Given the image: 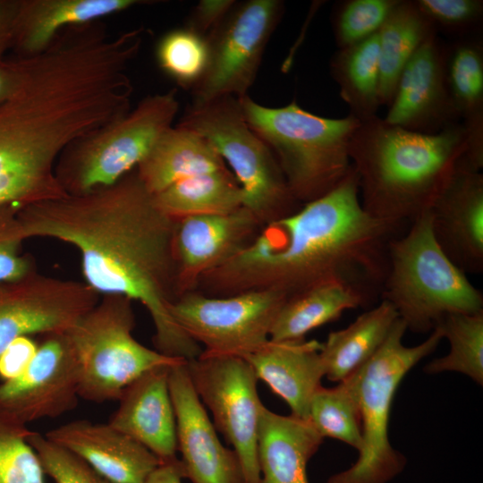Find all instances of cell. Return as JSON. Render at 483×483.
Instances as JSON below:
<instances>
[{
	"label": "cell",
	"instance_id": "6da1fadb",
	"mask_svg": "<svg viewBox=\"0 0 483 483\" xmlns=\"http://www.w3.org/2000/svg\"><path fill=\"white\" fill-rule=\"evenodd\" d=\"M24 240L51 238L80 252L84 282L100 295L140 302L153 322L156 350L191 360L203 352L170 313L177 299V220L157 205L136 169L112 185L21 208Z\"/></svg>",
	"mask_w": 483,
	"mask_h": 483
},
{
	"label": "cell",
	"instance_id": "7a4b0ae2",
	"mask_svg": "<svg viewBox=\"0 0 483 483\" xmlns=\"http://www.w3.org/2000/svg\"><path fill=\"white\" fill-rule=\"evenodd\" d=\"M396 229L365 211L351 165L333 190L263 225L239 253L204 275L197 290L214 297L274 290L288 298L337 282L369 301L382 291L388 243Z\"/></svg>",
	"mask_w": 483,
	"mask_h": 483
},
{
	"label": "cell",
	"instance_id": "3957f363",
	"mask_svg": "<svg viewBox=\"0 0 483 483\" xmlns=\"http://www.w3.org/2000/svg\"><path fill=\"white\" fill-rule=\"evenodd\" d=\"M467 150L461 123L427 134L386 123L361 122L349 144L360 202L374 218L398 228L429 210Z\"/></svg>",
	"mask_w": 483,
	"mask_h": 483
},
{
	"label": "cell",
	"instance_id": "277c9868",
	"mask_svg": "<svg viewBox=\"0 0 483 483\" xmlns=\"http://www.w3.org/2000/svg\"><path fill=\"white\" fill-rule=\"evenodd\" d=\"M238 100L248 125L274 154L298 202L327 193L350 171L349 144L360 123L356 118L319 116L294 100L280 107L260 105L249 96Z\"/></svg>",
	"mask_w": 483,
	"mask_h": 483
},
{
	"label": "cell",
	"instance_id": "5b68a950",
	"mask_svg": "<svg viewBox=\"0 0 483 483\" xmlns=\"http://www.w3.org/2000/svg\"><path fill=\"white\" fill-rule=\"evenodd\" d=\"M407 330L432 331L446 315L483 311V294L444 252L432 229L430 210L406 234L392 238L381 291Z\"/></svg>",
	"mask_w": 483,
	"mask_h": 483
},
{
	"label": "cell",
	"instance_id": "8992f818",
	"mask_svg": "<svg viewBox=\"0 0 483 483\" xmlns=\"http://www.w3.org/2000/svg\"><path fill=\"white\" fill-rule=\"evenodd\" d=\"M406 331L399 318L377 352L344 379L359 405L362 447L357 461L331 476L326 483H388L403 470L406 459L391 445L388 435L394 397L405 375L443 339L436 326L425 341L406 346L402 342Z\"/></svg>",
	"mask_w": 483,
	"mask_h": 483
},
{
	"label": "cell",
	"instance_id": "52a82bcc",
	"mask_svg": "<svg viewBox=\"0 0 483 483\" xmlns=\"http://www.w3.org/2000/svg\"><path fill=\"white\" fill-rule=\"evenodd\" d=\"M176 89L149 95L123 116L71 143L59 157L55 176L68 195L114 184L134 170L179 110Z\"/></svg>",
	"mask_w": 483,
	"mask_h": 483
},
{
	"label": "cell",
	"instance_id": "ba28073f",
	"mask_svg": "<svg viewBox=\"0 0 483 483\" xmlns=\"http://www.w3.org/2000/svg\"><path fill=\"white\" fill-rule=\"evenodd\" d=\"M132 301L105 294L69 331L79 372V395L87 401L118 400L123 389L145 372L181 359L149 349L132 335Z\"/></svg>",
	"mask_w": 483,
	"mask_h": 483
},
{
	"label": "cell",
	"instance_id": "9c48e42d",
	"mask_svg": "<svg viewBox=\"0 0 483 483\" xmlns=\"http://www.w3.org/2000/svg\"><path fill=\"white\" fill-rule=\"evenodd\" d=\"M178 124L212 144L242 190V207L262 225L301 207L274 154L248 125L237 98L225 97L191 106Z\"/></svg>",
	"mask_w": 483,
	"mask_h": 483
},
{
	"label": "cell",
	"instance_id": "30bf717a",
	"mask_svg": "<svg viewBox=\"0 0 483 483\" xmlns=\"http://www.w3.org/2000/svg\"><path fill=\"white\" fill-rule=\"evenodd\" d=\"M286 299L274 290L222 297L195 290L180 295L170 313L189 337L204 346V352L245 357L269 341Z\"/></svg>",
	"mask_w": 483,
	"mask_h": 483
},
{
	"label": "cell",
	"instance_id": "8fae6325",
	"mask_svg": "<svg viewBox=\"0 0 483 483\" xmlns=\"http://www.w3.org/2000/svg\"><path fill=\"white\" fill-rule=\"evenodd\" d=\"M187 369L197 395L213 415L215 428L237 453L245 483H259L258 438L264 405L253 368L240 356L202 352L187 361Z\"/></svg>",
	"mask_w": 483,
	"mask_h": 483
},
{
	"label": "cell",
	"instance_id": "7c38bea8",
	"mask_svg": "<svg viewBox=\"0 0 483 483\" xmlns=\"http://www.w3.org/2000/svg\"><path fill=\"white\" fill-rule=\"evenodd\" d=\"M284 12L280 0L237 2L224 21L208 35V64L201 80L192 89L191 106L233 97L248 96L266 47Z\"/></svg>",
	"mask_w": 483,
	"mask_h": 483
},
{
	"label": "cell",
	"instance_id": "4fadbf2b",
	"mask_svg": "<svg viewBox=\"0 0 483 483\" xmlns=\"http://www.w3.org/2000/svg\"><path fill=\"white\" fill-rule=\"evenodd\" d=\"M57 156L38 108L20 97L0 105V204L22 208L64 196L55 173Z\"/></svg>",
	"mask_w": 483,
	"mask_h": 483
},
{
	"label": "cell",
	"instance_id": "5bb4252c",
	"mask_svg": "<svg viewBox=\"0 0 483 483\" xmlns=\"http://www.w3.org/2000/svg\"><path fill=\"white\" fill-rule=\"evenodd\" d=\"M99 299L85 282L37 270L0 283V354L18 337L69 331Z\"/></svg>",
	"mask_w": 483,
	"mask_h": 483
},
{
	"label": "cell",
	"instance_id": "9a60e30c",
	"mask_svg": "<svg viewBox=\"0 0 483 483\" xmlns=\"http://www.w3.org/2000/svg\"><path fill=\"white\" fill-rule=\"evenodd\" d=\"M79 387L78 361L67 333L45 335L27 369L0 385V411L24 425L56 418L77 406Z\"/></svg>",
	"mask_w": 483,
	"mask_h": 483
},
{
	"label": "cell",
	"instance_id": "2e32d148",
	"mask_svg": "<svg viewBox=\"0 0 483 483\" xmlns=\"http://www.w3.org/2000/svg\"><path fill=\"white\" fill-rule=\"evenodd\" d=\"M446 45L435 33L415 52L399 77L386 123L427 134L461 123L447 81Z\"/></svg>",
	"mask_w": 483,
	"mask_h": 483
},
{
	"label": "cell",
	"instance_id": "e0dca14e",
	"mask_svg": "<svg viewBox=\"0 0 483 483\" xmlns=\"http://www.w3.org/2000/svg\"><path fill=\"white\" fill-rule=\"evenodd\" d=\"M168 384L185 479L191 483H245L237 453L221 443L192 386L187 360L170 368Z\"/></svg>",
	"mask_w": 483,
	"mask_h": 483
},
{
	"label": "cell",
	"instance_id": "ac0fdd59",
	"mask_svg": "<svg viewBox=\"0 0 483 483\" xmlns=\"http://www.w3.org/2000/svg\"><path fill=\"white\" fill-rule=\"evenodd\" d=\"M434 235L465 274L483 271V174L462 156L430 208Z\"/></svg>",
	"mask_w": 483,
	"mask_h": 483
},
{
	"label": "cell",
	"instance_id": "d6986e66",
	"mask_svg": "<svg viewBox=\"0 0 483 483\" xmlns=\"http://www.w3.org/2000/svg\"><path fill=\"white\" fill-rule=\"evenodd\" d=\"M261 226L244 207L227 214L178 219L174 234L178 297L195 291L204 275L239 253Z\"/></svg>",
	"mask_w": 483,
	"mask_h": 483
},
{
	"label": "cell",
	"instance_id": "ffe728a7",
	"mask_svg": "<svg viewBox=\"0 0 483 483\" xmlns=\"http://www.w3.org/2000/svg\"><path fill=\"white\" fill-rule=\"evenodd\" d=\"M174 363L154 368L129 384L107 422L144 445L161 462L177 458L175 414L168 384Z\"/></svg>",
	"mask_w": 483,
	"mask_h": 483
},
{
	"label": "cell",
	"instance_id": "44dd1931",
	"mask_svg": "<svg viewBox=\"0 0 483 483\" xmlns=\"http://www.w3.org/2000/svg\"><path fill=\"white\" fill-rule=\"evenodd\" d=\"M45 436L112 483H143L161 463L148 448L108 423L76 419L50 429Z\"/></svg>",
	"mask_w": 483,
	"mask_h": 483
},
{
	"label": "cell",
	"instance_id": "7402d4cb",
	"mask_svg": "<svg viewBox=\"0 0 483 483\" xmlns=\"http://www.w3.org/2000/svg\"><path fill=\"white\" fill-rule=\"evenodd\" d=\"M318 340H269L244 358L263 380L290 407L292 415L308 420L310 401L321 386L325 369Z\"/></svg>",
	"mask_w": 483,
	"mask_h": 483
},
{
	"label": "cell",
	"instance_id": "603a6c76",
	"mask_svg": "<svg viewBox=\"0 0 483 483\" xmlns=\"http://www.w3.org/2000/svg\"><path fill=\"white\" fill-rule=\"evenodd\" d=\"M141 0H18L12 50L16 57L44 51L64 29L148 4Z\"/></svg>",
	"mask_w": 483,
	"mask_h": 483
},
{
	"label": "cell",
	"instance_id": "cb8c5ba5",
	"mask_svg": "<svg viewBox=\"0 0 483 483\" xmlns=\"http://www.w3.org/2000/svg\"><path fill=\"white\" fill-rule=\"evenodd\" d=\"M323 440L309 420L264 406L258 438L259 483H309L308 462Z\"/></svg>",
	"mask_w": 483,
	"mask_h": 483
},
{
	"label": "cell",
	"instance_id": "d4e9b609",
	"mask_svg": "<svg viewBox=\"0 0 483 483\" xmlns=\"http://www.w3.org/2000/svg\"><path fill=\"white\" fill-rule=\"evenodd\" d=\"M226 168L206 138L178 124L158 138L135 169L147 190L155 195L181 180Z\"/></svg>",
	"mask_w": 483,
	"mask_h": 483
},
{
	"label": "cell",
	"instance_id": "484cf974",
	"mask_svg": "<svg viewBox=\"0 0 483 483\" xmlns=\"http://www.w3.org/2000/svg\"><path fill=\"white\" fill-rule=\"evenodd\" d=\"M450 93L467 139L466 159L483 167V41L479 34L446 45Z\"/></svg>",
	"mask_w": 483,
	"mask_h": 483
},
{
	"label": "cell",
	"instance_id": "4316f807",
	"mask_svg": "<svg viewBox=\"0 0 483 483\" xmlns=\"http://www.w3.org/2000/svg\"><path fill=\"white\" fill-rule=\"evenodd\" d=\"M398 318L394 308L381 300L345 328L330 332L320 349L325 377L336 383L349 377L377 352Z\"/></svg>",
	"mask_w": 483,
	"mask_h": 483
},
{
	"label": "cell",
	"instance_id": "83f0119b",
	"mask_svg": "<svg viewBox=\"0 0 483 483\" xmlns=\"http://www.w3.org/2000/svg\"><path fill=\"white\" fill-rule=\"evenodd\" d=\"M368 302L364 295L341 283L327 282L311 286L286 299L275 318L269 340L305 339L311 330L337 320L347 309Z\"/></svg>",
	"mask_w": 483,
	"mask_h": 483
},
{
	"label": "cell",
	"instance_id": "f1b7e54d",
	"mask_svg": "<svg viewBox=\"0 0 483 483\" xmlns=\"http://www.w3.org/2000/svg\"><path fill=\"white\" fill-rule=\"evenodd\" d=\"M435 33L436 30L414 0H398L377 32L380 106L390 105L403 68Z\"/></svg>",
	"mask_w": 483,
	"mask_h": 483
},
{
	"label": "cell",
	"instance_id": "f546056e",
	"mask_svg": "<svg viewBox=\"0 0 483 483\" xmlns=\"http://www.w3.org/2000/svg\"><path fill=\"white\" fill-rule=\"evenodd\" d=\"M329 70L350 115L360 123L377 116L380 106L377 33L337 49L330 59Z\"/></svg>",
	"mask_w": 483,
	"mask_h": 483
},
{
	"label": "cell",
	"instance_id": "4dcf8cb0",
	"mask_svg": "<svg viewBox=\"0 0 483 483\" xmlns=\"http://www.w3.org/2000/svg\"><path fill=\"white\" fill-rule=\"evenodd\" d=\"M168 216L227 214L243 206V192L229 168L181 180L154 195Z\"/></svg>",
	"mask_w": 483,
	"mask_h": 483
},
{
	"label": "cell",
	"instance_id": "1f68e13d",
	"mask_svg": "<svg viewBox=\"0 0 483 483\" xmlns=\"http://www.w3.org/2000/svg\"><path fill=\"white\" fill-rule=\"evenodd\" d=\"M450 345L449 352L430 361L425 372L445 371L468 376L483 385V311L453 313L444 317L436 326Z\"/></svg>",
	"mask_w": 483,
	"mask_h": 483
},
{
	"label": "cell",
	"instance_id": "d6a6232c",
	"mask_svg": "<svg viewBox=\"0 0 483 483\" xmlns=\"http://www.w3.org/2000/svg\"><path fill=\"white\" fill-rule=\"evenodd\" d=\"M308 420L323 438L337 439L360 451V412L347 381H341L334 387L318 388L310 401Z\"/></svg>",
	"mask_w": 483,
	"mask_h": 483
},
{
	"label": "cell",
	"instance_id": "836d02e7",
	"mask_svg": "<svg viewBox=\"0 0 483 483\" xmlns=\"http://www.w3.org/2000/svg\"><path fill=\"white\" fill-rule=\"evenodd\" d=\"M160 69L184 89H193L204 76L209 56L208 38L184 27L165 34L156 51Z\"/></svg>",
	"mask_w": 483,
	"mask_h": 483
},
{
	"label": "cell",
	"instance_id": "e575fe53",
	"mask_svg": "<svg viewBox=\"0 0 483 483\" xmlns=\"http://www.w3.org/2000/svg\"><path fill=\"white\" fill-rule=\"evenodd\" d=\"M31 433L0 411V483H45L41 463L28 442Z\"/></svg>",
	"mask_w": 483,
	"mask_h": 483
},
{
	"label": "cell",
	"instance_id": "d590c367",
	"mask_svg": "<svg viewBox=\"0 0 483 483\" xmlns=\"http://www.w3.org/2000/svg\"><path fill=\"white\" fill-rule=\"evenodd\" d=\"M398 0H346L335 4L331 24L337 49L377 34Z\"/></svg>",
	"mask_w": 483,
	"mask_h": 483
},
{
	"label": "cell",
	"instance_id": "8d00e7d4",
	"mask_svg": "<svg viewBox=\"0 0 483 483\" xmlns=\"http://www.w3.org/2000/svg\"><path fill=\"white\" fill-rule=\"evenodd\" d=\"M28 442L36 452L44 473L55 483H112L76 454L32 431Z\"/></svg>",
	"mask_w": 483,
	"mask_h": 483
},
{
	"label": "cell",
	"instance_id": "74e56055",
	"mask_svg": "<svg viewBox=\"0 0 483 483\" xmlns=\"http://www.w3.org/2000/svg\"><path fill=\"white\" fill-rule=\"evenodd\" d=\"M419 11L439 31L456 38L479 34L483 19L481 0H414Z\"/></svg>",
	"mask_w": 483,
	"mask_h": 483
},
{
	"label": "cell",
	"instance_id": "f35d334b",
	"mask_svg": "<svg viewBox=\"0 0 483 483\" xmlns=\"http://www.w3.org/2000/svg\"><path fill=\"white\" fill-rule=\"evenodd\" d=\"M20 208L0 204V283L20 279L36 270L32 257L21 252L23 239L17 221Z\"/></svg>",
	"mask_w": 483,
	"mask_h": 483
},
{
	"label": "cell",
	"instance_id": "ab89813d",
	"mask_svg": "<svg viewBox=\"0 0 483 483\" xmlns=\"http://www.w3.org/2000/svg\"><path fill=\"white\" fill-rule=\"evenodd\" d=\"M38 344L30 336L13 340L0 354V378L3 382L21 376L32 361Z\"/></svg>",
	"mask_w": 483,
	"mask_h": 483
},
{
	"label": "cell",
	"instance_id": "60d3db41",
	"mask_svg": "<svg viewBox=\"0 0 483 483\" xmlns=\"http://www.w3.org/2000/svg\"><path fill=\"white\" fill-rule=\"evenodd\" d=\"M236 3L235 0H200L192 9L185 27L208 38Z\"/></svg>",
	"mask_w": 483,
	"mask_h": 483
},
{
	"label": "cell",
	"instance_id": "b9f144b4",
	"mask_svg": "<svg viewBox=\"0 0 483 483\" xmlns=\"http://www.w3.org/2000/svg\"><path fill=\"white\" fill-rule=\"evenodd\" d=\"M18 0H0V60L12 49Z\"/></svg>",
	"mask_w": 483,
	"mask_h": 483
},
{
	"label": "cell",
	"instance_id": "7bdbcfd3",
	"mask_svg": "<svg viewBox=\"0 0 483 483\" xmlns=\"http://www.w3.org/2000/svg\"><path fill=\"white\" fill-rule=\"evenodd\" d=\"M185 479L180 459L161 462L143 483H182Z\"/></svg>",
	"mask_w": 483,
	"mask_h": 483
},
{
	"label": "cell",
	"instance_id": "ee69618b",
	"mask_svg": "<svg viewBox=\"0 0 483 483\" xmlns=\"http://www.w3.org/2000/svg\"><path fill=\"white\" fill-rule=\"evenodd\" d=\"M18 57L0 60V105L12 94L19 76Z\"/></svg>",
	"mask_w": 483,
	"mask_h": 483
}]
</instances>
